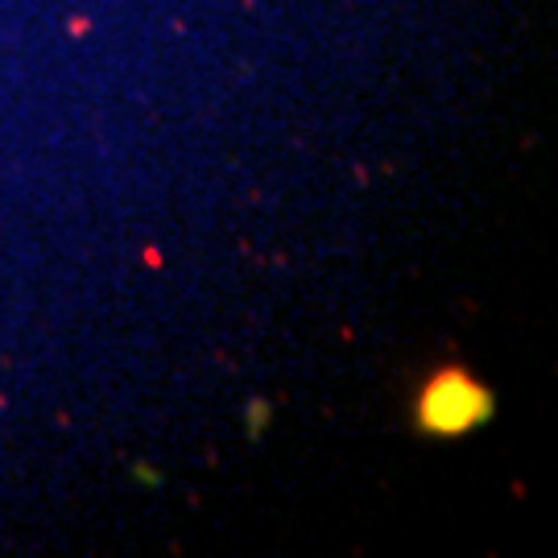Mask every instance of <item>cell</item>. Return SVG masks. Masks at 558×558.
I'll use <instances>...</instances> for the list:
<instances>
[{"label":"cell","mask_w":558,"mask_h":558,"mask_svg":"<svg viewBox=\"0 0 558 558\" xmlns=\"http://www.w3.org/2000/svg\"><path fill=\"white\" fill-rule=\"evenodd\" d=\"M488 418V398L463 373H439L418 401V422L435 435H463Z\"/></svg>","instance_id":"1"}]
</instances>
